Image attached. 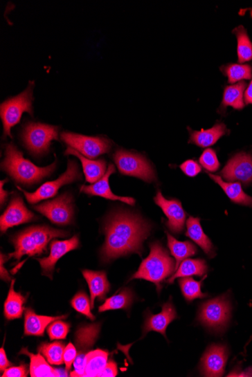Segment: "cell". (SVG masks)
Segmentation results:
<instances>
[{"mask_svg":"<svg viewBox=\"0 0 252 377\" xmlns=\"http://www.w3.org/2000/svg\"><path fill=\"white\" fill-rule=\"evenodd\" d=\"M246 86V82H240L225 87L222 102V109L224 113L228 107L237 110H242L245 107L244 92Z\"/></svg>","mask_w":252,"mask_h":377,"instance_id":"d4e9b609","label":"cell"},{"mask_svg":"<svg viewBox=\"0 0 252 377\" xmlns=\"http://www.w3.org/2000/svg\"><path fill=\"white\" fill-rule=\"evenodd\" d=\"M70 327V324L61 321V320H56L48 328V336L52 340H64L69 334Z\"/></svg>","mask_w":252,"mask_h":377,"instance_id":"f35d334b","label":"cell"},{"mask_svg":"<svg viewBox=\"0 0 252 377\" xmlns=\"http://www.w3.org/2000/svg\"><path fill=\"white\" fill-rule=\"evenodd\" d=\"M221 175L226 181H240L248 186L252 184V156L240 152L234 156L222 169Z\"/></svg>","mask_w":252,"mask_h":377,"instance_id":"4fadbf2b","label":"cell"},{"mask_svg":"<svg viewBox=\"0 0 252 377\" xmlns=\"http://www.w3.org/2000/svg\"><path fill=\"white\" fill-rule=\"evenodd\" d=\"M20 354H25L30 357V374L32 377L67 376L66 372L57 371L50 366L40 354H33L27 349H23Z\"/></svg>","mask_w":252,"mask_h":377,"instance_id":"cb8c5ba5","label":"cell"},{"mask_svg":"<svg viewBox=\"0 0 252 377\" xmlns=\"http://www.w3.org/2000/svg\"><path fill=\"white\" fill-rule=\"evenodd\" d=\"M199 163L207 171L216 172L221 165L218 160L216 152L212 149H206L199 158Z\"/></svg>","mask_w":252,"mask_h":377,"instance_id":"74e56055","label":"cell"},{"mask_svg":"<svg viewBox=\"0 0 252 377\" xmlns=\"http://www.w3.org/2000/svg\"><path fill=\"white\" fill-rule=\"evenodd\" d=\"M150 252L142 261L138 270L131 279H145L156 284L157 291L162 289L161 282L175 273L174 260L163 246L156 242L150 245Z\"/></svg>","mask_w":252,"mask_h":377,"instance_id":"277c9868","label":"cell"},{"mask_svg":"<svg viewBox=\"0 0 252 377\" xmlns=\"http://www.w3.org/2000/svg\"><path fill=\"white\" fill-rule=\"evenodd\" d=\"M81 178V174L77 162L74 160L69 161V166L66 172L62 174L55 181L48 182L41 185L38 190L33 193L25 192L20 187H17L24 193L25 198L30 203H37L41 201L51 199L55 196L58 190L65 185L70 184L75 180Z\"/></svg>","mask_w":252,"mask_h":377,"instance_id":"30bf717a","label":"cell"},{"mask_svg":"<svg viewBox=\"0 0 252 377\" xmlns=\"http://www.w3.org/2000/svg\"><path fill=\"white\" fill-rule=\"evenodd\" d=\"M65 346L63 342H54L52 344H43L39 347V353L43 354L49 364L61 365L64 361Z\"/></svg>","mask_w":252,"mask_h":377,"instance_id":"e575fe53","label":"cell"},{"mask_svg":"<svg viewBox=\"0 0 252 377\" xmlns=\"http://www.w3.org/2000/svg\"><path fill=\"white\" fill-rule=\"evenodd\" d=\"M177 318V312H176L174 305L171 301L167 302L163 306L161 313L156 315L150 313L147 316L143 333L146 335L149 331H154L162 333L166 338V329L172 322Z\"/></svg>","mask_w":252,"mask_h":377,"instance_id":"d6986e66","label":"cell"},{"mask_svg":"<svg viewBox=\"0 0 252 377\" xmlns=\"http://www.w3.org/2000/svg\"><path fill=\"white\" fill-rule=\"evenodd\" d=\"M77 356L78 350L72 344H69L65 347L64 361L66 366V371H69L71 370V366L73 364Z\"/></svg>","mask_w":252,"mask_h":377,"instance_id":"60d3db41","label":"cell"},{"mask_svg":"<svg viewBox=\"0 0 252 377\" xmlns=\"http://www.w3.org/2000/svg\"><path fill=\"white\" fill-rule=\"evenodd\" d=\"M209 177L219 185L230 200L237 204L252 208V198L242 190L240 183H226L219 176L208 174Z\"/></svg>","mask_w":252,"mask_h":377,"instance_id":"4316f807","label":"cell"},{"mask_svg":"<svg viewBox=\"0 0 252 377\" xmlns=\"http://www.w3.org/2000/svg\"><path fill=\"white\" fill-rule=\"evenodd\" d=\"M28 374V366L21 365L19 367L8 368L4 371L3 377H26Z\"/></svg>","mask_w":252,"mask_h":377,"instance_id":"b9f144b4","label":"cell"},{"mask_svg":"<svg viewBox=\"0 0 252 377\" xmlns=\"http://www.w3.org/2000/svg\"><path fill=\"white\" fill-rule=\"evenodd\" d=\"M244 100L246 105H252V80L245 92Z\"/></svg>","mask_w":252,"mask_h":377,"instance_id":"f6af8a7d","label":"cell"},{"mask_svg":"<svg viewBox=\"0 0 252 377\" xmlns=\"http://www.w3.org/2000/svg\"><path fill=\"white\" fill-rule=\"evenodd\" d=\"M154 201L169 219L167 226L172 232L176 235L182 233L187 215L182 208L181 203L177 200H166L161 191L157 192Z\"/></svg>","mask_w":252,"mask_h":377,"instance_id":"9a60e30c","label":"cell"},{"mask_svg":"<svg viewBox=\"0 0 252 377\" xmlns=\"http://www.w3.org/2000/svg\"><path fill=\"white\" fill-rule=\"evenodd\" d=\"M105 232L106 241L102 255L105 261H110L133 252L141 255L150 226L134 214L120 212L109 219Z\"/></svg>","mask_w":252,"mask_h":377,"instance_id":"6da1fadb","label":"cell"},{"mask_svg":"<svg viewBox=\"0 0 252 377\" xmlns=\"http://www.w3.org/2000/svg\"><path fill=\"white\" fill-rule=\"evenodd\" d=\"M100 329V324H89L80 328L75 333L78 356L73 362L75 370L71 373V376H83L85 372L87 356L96 344Z\"/></svg>","mask_w":252,"mask_h":377,"instance_id":"8fae6325","label":"cell"},{"mask_svg":"<svg viewBox=\"0 0 252 377\" xmlns=\"http://www.w3.org/2000/svg\"><path fill=\"white\" fill-rule=\"evenodd\" d=\"M118 374V369H117L116 364L110 361L107 362L104 371L100 374V377H115Z\"/></svg>","mask_w":252,"mask_h":377,"instance_id":"7bdbcfd3","label":"cell"},{"mask_svg":"<svg viewBox=\"0 0 252 377\" xmlns=\"http://www.w3.org/2000/svg\"><path fill=\"white\" fill-rule=\"evenodd\" d=\"M228 355V349L224 345L209 347L201 360V374L205 376H222Z\"/></svg>","mask_w":252,"mask_h":377,"instance_id":"5bb4252c","label":"cell"},{"mask_svg":"<svg viewBox=\"0 0 252 377\" xmlns=\"http://www.w3.org/2000/svg\"><path fill=\"white\" fill-rule=\"evenodd\" d=\"M15 280H12L10 293L4 304V315L6 320H13L20 319L24 310L26 297L14 290Z\"/></svg>","mask_w":252,"mask_h":377,"instance_id":"f1b7e54d","label":"cell"},{"mask_svg":"<svg viewBox=\"0 0 252 377\" xmlns=\"http://www.w3.org/2000/svg\"><path fill=\"white\" fill-rule=\"evenodd\" d=\"M180 168L183 171V173L189 177H195L201 171V168L198 163L193 160H188L183 162Z\"/></svg>","mask_w":252,"mask_h":377,"instance_id":"ab89813d","label":"cell"},{"mask_svg":"<svg viewBox=\"0 0 252 377\" xmlns=\"http://www.w3.org/2000/svg\"><path fill=\"white\" fill-rule=\"evenodd\" d=\"M4 257L5 256L1 254V279L6 282H8L11 280V277L10 274H8L6 268L3 267Z\"/></svg>","mask_w":252,"mask_h":377,"instance_id":"bcb514c9","label":"cell"},{"mask_svg":"<svg viewBox=\"0 0 252 377\" xmlns=\"http://www.w3.org/2000/svg\"><path fill=\"white\" fill-rule=\"evenodd\" d=\"M12 365V364L8 361L5 350L3 347H2L1 349H0V371H5L8 369V367H10Z\"/></svg>","mask_w":252,"mask_h":377,"instance_id":"ee69618b","label":"cell"},{"mask_svg":"<svg viewBox=\"0 0 252 377\" xmlns=\"http://www.w3.org/2000/svg\"><path fill=\"white\" fill-rule=\"evenodd\" d=\"M208 272V266L205 260L203 259H186L180 264L178 270L173 276L167 280V282L172 284L177 278L190 277L192 276L203 277Z\"/></svg>","mask_w":252,"mask_h":377,"instance_id":"83f0119b","label":"cell"},{"mask_svg":"<svg viewBox=\"0 0 252 377\" xmlns=\"http://www.w3.org/2000/svg\"><path fill=\"white\" fill-rule=\"evenodd\" d=\"M71 305L78 313L86 315L91 321L96 320V317L91 312V302L86 293H79L75 295L71 301Z\"/></svg>","mask_w":252,"mask_h":377,"instance_id":"8d00e7d4","label":"cell"},{"mask_svg":"<svg viewBox=\"0 0 252 377\" xmlns=\"http://www.w3.org/2000/svg\"><path fill=\"white\" fill-rule=\"evenodd\" d=\"M115 172V167L111 164L108 167L106 174L99 181L90 185L81 186L80 192L89 195L102 196V198L108 200L120 201L134 205L136 203V200L129 198V196H117L111 192L110 184H109V178Z\"/></svg>","mask_w":252,"mask_h":377,"instance_id":"ac0fdd59","label":"cell"},{"mask_svg":"<svg viewBox=\"0 0 252 377\" xmlns=\"http://www.w3.org/2000/svg\"><path fill=\"white\" fill-rule=\"evenodd\" d=\"M6 182H7V180H4V181L1 182V205H2L6 202L8 194L7 192L4 191L3 187Z\"/></svg>","mask_w":252,"mask_h":377,"instance_id":"7dc6e473","label":"cell"},{"mask_svg":"<svg viewBox=\"0 0 252 377\" xmlns=\"http://www.w3.org/2000/svg\"><path fill=\"white\" fill-rule=\"evenodd\" d=\"M33 87L31 85L19 95L6 100L0 107V115L4 127V138L7 136L12 137L11 128L19 124L22 114L26 113L33 115Z\"/></svg>","mask_w":252,"mask_h":377,"instance_id":"52a82bcc","label":"cell"},{"mask_svg":"<svg viewBox=\"0 0 252 377\" xmlns=\"http://www.w3.org/2000/svg\"><path fill=\"white\" fill-rule=\"evenodd\" d=\"M203 282L204 279L198 282L190 277H183L179 279V285L183 295L188 302H192L195 299L204 298L208 296L207 294L201 293V286Z\"/></svg>","mask_w":252,"mask_h":377,"instance_id":"d590c367","label":"cell"},{"mask_svg":"<svg viewBox=\"0 0 252 377\" xmlns=\"http://www.w3.org/2000/svg\"><path fill=\"white\" fill-rule=\"evenodd\" d=\"M72 203V196L69 194H64L55 200L36 205L33 209L43 214L55 225L67 226L71 224L73 220Z\"/></svg>","mask_w":252,"mask_h":377,"instance_id":"7c38bea8","label":"cell"},{"mask_svg":"<svg viewBox=\"0 0 252 377\" xmlns=\"http://www.w3.org/2000/svg\"><path fill=\"white\" fill-rule=\"evenodd\" d=\"M5 156V159L2 162V169L15 182L25 185L41 182L51 175L56 167V162L46 167L33 165L29 160L25 159L22 153L12 143L6 145Z\"/></svg>","mask_w":252,"mask_h":377,"instance_id":"7a4b0ae2","label":"cell"},{"mask_svg":"<svg viewBox=\"0 0 252 377\" xmlns=\"http://www.w3.org/2000/svg\"><path fill=\"white\" fill-rule=\"evenodd\" d=\"M107 359L108 353L105 351L100 349L90 351L87 356L85 372L83 376H100L107 364Z\"/></svg>","mask_w":252,"mask_h":377,"instance_id":"4dcf8cb0","label":"cell"},{"mask_svg":"<svg viewBox=\"0 0 252 377\" xmlns=\"http://www.w3.org/2000/svg\"><path fill=\"white\" fill-rule=\"evenodd\" d=\"M66 318V315L45 316L36 314L32 309H27L24 315V335L43 337L49 324Z\"/></svg>","mask_w":252,"mask_h":377,"instance_id":"ffe728a7","label":"cell"},{"mask_svg":"<svg viewBox=\"0 0 252 377\" xmlns=\"http://www.w3.org/2000/svg\"><path fill=\"white\" fill-rule=\"evenodd\" d=\"M23 141L35 156L44 155L54 140H58V127L41 123L29 122L24 127Z\"/></svg>","mask_w":252,"mask_h":377,"instance_id":"ba28073f","label":"cell"},{"mask_svg":"<svg viewBox=\"0 0 252 377\" xmlns=\"http://www.w3.org/2000/svg\"><path fill=\"white\" fill-rule=\"evenodd\" d=\"M221 71L228 77L230 84L250 80L252 78V68L249 64H229L222 66Z\"/></svg>","mask_w":252,"mask_h":377,"instance_id":"836d02e7","label":"cell"},{"mask_svg":"<svg viewBox=\"0 0 252 377\" xmlns=\"http://www.w3.org/2000/svg\"><path fill=\"white\" fill-rule=\"evenodd\" d=\"M66 231L47 226H37L28 228L17 235L12 242L15 252L10 255L11 258L20 260L24 255L33 256L43 255L53 239L69 236Z\"/></svg>","mask_w":252,"mask_h":377,"instance_id":"3957f363","label":"cell"},{"mask_svg":"<svg viewBox=\"0 0 252 377\" xmlns=\"http://www.w3.org/2000/svg\"><path fill=\"white\" fill-rule=\"evenodd\" d=\"M186 236L199 246L207 255L213 258L215 255L214 246L201 228L200 219L191 217L188 219Z\"/></svg>","mask_w":252,"mask_h":377,"instance_id":"484cf974","label":"cell"},{"mask_svg":"<svg viewBox=\"0 0 252 377\" xmlns=\"http://www.w3.org/2000/svg\"><path fill=\"white\" fill-rule=\"evenodd\" d=\"M114 160L123 175L139 178L147 183H152L156 179L153 167L139 154L118 149L114 154Z\"/></svg>","mask_w":252,"mask_h":377,"instance_id":"8992f818","label":"cell"},{"mask_svg":"<svg viewBox=\"0 0 252 377\" xmlns=\"http://www.w3.org/2000/svg\"><path fill=\"white\" fill-rule=\"evenodd\" d=\"M132 291L125 288L119 294L106 300L105 303L99 307V312L102 313L113 310H128L133 302Z\"/></svg>","mask_w":252,"mask_h":377,"instance_id":"d6a6232c","label":"cell"},{"mask_svg":"<svg viewBox=\"0 0 252 377\" xmlns=\"http://www.w3.org/2000/svg\"><path fill=\"white\" fill-rule=\"evenodd\" d=\"M65 155L75 156L80 160L87 181L89 183H97L107 173V163L103 159H88L79 151L71 147L66 149Z\"/></svg>","mask_w":252,"mask_h":377,"instance_id":"44dd1931","label":"cell"},{"mask_svg":"<svg viewBox=\"0 0 252 377\" xmlns=\"http://www.w3.org/2000/svg\"><path fill=\"white\" fill-rule=\"evenodd\" d=\"M189 143H192L201 148H207L214 145L222 136L229 134L228 128L224 123H217L208 130L200 131H192L189 128Z\"/></svg>","mask_w":252,"mask_h":377,"instance_id":"603a6c76","label":"cell"},{"mask_svg":"<svg viewBox=\"0 0 252 377\" xmlns=\"http://www.w3.org/2000/svg\"><path fill=\"white\" fill-rule=\"evenodd\" d=\"M237 38L238 63L249 62L252 59V42L243 26H239L233 31Z\"/></svg>","mask_w":252,"mask_h":377,"instance_id":"1f68e13d","label":"cell"},{"mask_svg":"<svg viewBox=\"0 0 252 377\" xmlns=\"http://www.w3.org/2000/svg\"><path fill=\"white\" fill-rule=\"evenodd\" d=\"M231 306L228 297L221 296L201 306L198 320L210 330L222 332L229 322Z\"/></svg>","mask_w":252,"mask_h":377,"instance_id":"5b68a950","label":"cell"},{"mask_svg":"<svg viewBox=\"0 0 252 377\" xmlns=\"http://www.w3.org/2000/svg\"><path fill=\"white\" fill-rule=\"evenodd\" d=\"M36 218L35 214L24 205L20 196H15L0 219V229L4 233L8 228L32 221Z\"/></svg>","mask_w":252,"mask_h":377,"instance_id":"2e32d148","label":"cell"},{"mask_svg":"<svg viewBox=\"0 0 252 377\" xmlns=\"http://www.w3.org/2000/svg\"><path fill=\"white\" fill-rule=\"evenodd\" d=\"M62 140L82 155L89 158H96L111 151V142L102 137H91L80 134L63 132Z\"/></svg>","mask_w":252,"mask_h":377,"instance_id":"9c48e42d","label":"cell"},{"mask_svg":"<svg viewBox=\"0 0 252 377\" xmlns=\"http://www.w3.org/2000/svg\"><path fill=\"white\" fill-rule=\"evenodd\" d=\"M82 275L85 277L90 290L91 306L94 308L96 299L98 297L100 301L104 300L111 285L105 272L86 270L82 271Z\"/></svg>","mask_w":252,"mask_h":377,"instance_id":"7402d4cb","label":"cell"},{"mask_svg":"<svg viewBox=\"0 0 252 377\" xmlns=\"http://www.w3.org/2000/svg\"><path fill=\"white\" fill-rule=\"evenodd\" d=\"M79 238L74 236L67 241H54L50 247V255L44 259H37L40 264L44 275L53 279L55 264L62 257L75 250L79 246Z\"/></svg>","mask_w":252,"mask_h":377,"instance_id":"e0dca14e","label":"cell"},{"mask_svg":"<svg viewBox=\"0 0 252 377\" xmlns=\"http://www.w3.org/2000/svg\"><path fill=\"white\" fill-rule=\"evenodd\" d=\"M166 235L168 246H169L171 253L176 260V270L179 268L180 264L183 260L197 254V247L190 241H179L169 233H166Z\"/></svg>","mask_w":252,"mask_h":377,"instance_id":"f546056e","label":"cell"}]
</instances>
